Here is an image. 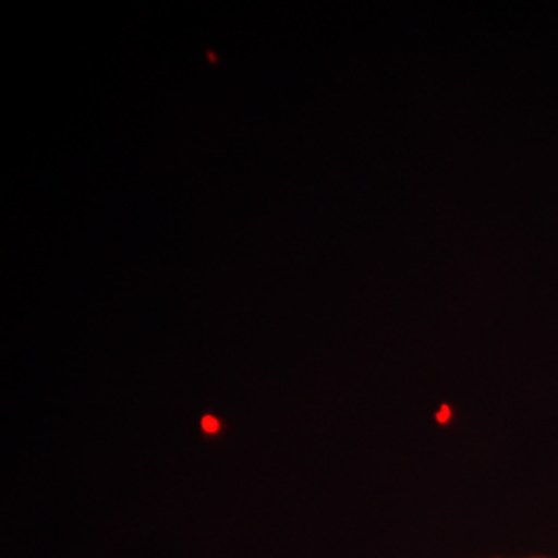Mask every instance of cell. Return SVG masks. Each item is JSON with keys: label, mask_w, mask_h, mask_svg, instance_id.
I'll return each instance as SVG.
<instances>
[{"label": "cell", "mask_w": 558, "mask_h": 558, "mask_svg": "<svg viewBox=\"0 0 558 558\" xmlns=\"http://www.w3.org/2000/svg\"><path fill=\"white\" fill-rule=\"evenodd\" d=\"M490 558H550V557H538V555H534V557H490Z\"/></svg>", "instance_id": "1"}]
</instances>
